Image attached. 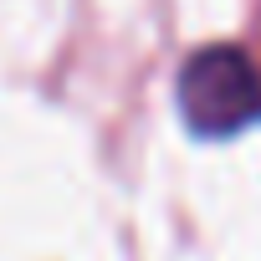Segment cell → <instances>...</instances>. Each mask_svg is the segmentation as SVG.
Listing matches in <instances>:
<instances>
[{"label":"cell","instance_id":"cell-1","mask_svg":"<svg viewBox=\"0 0 261 261\" xmlns=\"http://www.w3.org/2000/svg\"><path fill=\"white\" fill-rule=\"evenodd\" d=\"M179 113L200 139H230L261 123V67L241 46H200L179 67Z\"/></svg>","mask_w":261,"mask_h":261}]
</instances>
